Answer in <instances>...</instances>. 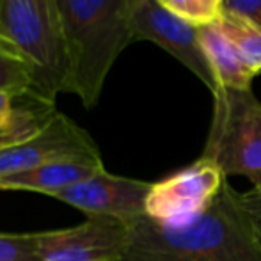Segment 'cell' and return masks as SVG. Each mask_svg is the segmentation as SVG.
Masks as SVG:
<instances>
[{"label":"cell","instance_id":"cell-12","mask_svg":"<svg viewBox=\"0 0 261 261\" xmlns=\"http://www.w3.org/2000/svg\"><path fill=\"white\" fill-rule=\"evenodd\" d=\"M215 23L254 75L261 73V27L233 13H219Z\"/></svg>","mask_w":261,"mask_h":261},{"label":"cell","instance_id":"cell-13","mask_svg":"<svg viewBox=\"0 0 261 261\" xmlns=\"http://www.w3.org/2000/svg\"><path fill=\"white\" fill-rule=\"evenodd\" d=\"M0 91H9L20 98L41 101L36 94L31 64L4 38H0Z\"/></svg>","mask_w":261,"mask_h":261},{"label":"cell","instance_id":"cell-16","mask_svg":"<svg viewBox=\"0 0 261 261\" xmlns=\"http://www.w3.org/2000/svg\"><path fill=\"white\" fill-rule=\"evenodd\" d=\"M233 13L261 27V0H220V13Z\"/></svg>","mask_w":261,"mask_h":261},{"label":"cell","instance_id":"cell-11","mask_svg":"<svg viewBox=\"0 0 261 261\" xmlns=\"http://www.w3.org/2000/svg\"><path fill=\"white\" fill-rule=\"evenodd\" d=\"M199 45L213 73L217 89H251L256 75L242 61L215 21L199 25Z\"/></svg>","mask_w":261,"mask_h":261},{"label":"cell","instance_id":"cell-10","mask_svg":"<svg viewBox=\"0 0 261 261\" xmlns=\"http://www.w3.org/2000/svg\"><path fill=\"white\" fill-rule=\"evenodd\" d=\"M101 171H105L101 156L64 158L39 165L31 171L4 176L0 178V190H27L52 197L55 192L79 185Z\"/></svg>","mask_w":261,"mask_h":261},{"label":"cell","instance_id":"cell-4","mask_svg":"<svg viewBox=\"0 0 261 261\" xmlns=\"http://www.w3.org/2000/svg\"><path fill=\"white\" fill-rule=\"evenodd\" d=\"M203 155L224 174L261 185V103L251 89H217Z\"/></svg>","mask_w":261,"mask_h":261},{"label":"cell","instance_id":"cell-5","mask_svg":"<svg viewBox=\"0 0 261 261\" xmlns=\"http://www.w3.org/2000/svg\"><path fill=\"white\" fill-rule=\"evenodd\" d=\"M227 183L224 171L201 156L189 167L153 183L146 215L164 226H183L212 206Z\"/></svg>","mask_w":261,"mask_h":261},{"label":"cell","instance_id":"cell-6","mask_svg":"<svg viewBox=\"0 0 261 261\" xmlns=\"http://www.w3.org/2000/svg\"><path fill=\"white\" fill-rule=\"evenodd\" d=\"M128 16L135 41L155 43L215 93V79L199 45V25L169 13L156 0H128Z\"/></svg>","mask_w":261,"mask_h":261},{"label":"cell","instance_id":"cell-19","mask_svg":"<svg viewBox=\"0 0 261 261\" xmlns=\"http://www.w3.org/2000/svg\"><path fill=\"white\" fill-rule=\"evenodd\" d=\"M212 9H215L217 13H220V0H204Z\"/></svg>","mask_w":261,"mask_h":261},{"label":"cell","instance_id":"cell-15","mask_svg":"<svg viewBox=\"0 0 261 261\" xmlns=\"http://www.w3.org/2000/svg\"><path fill=\"white\" fill-rule=\"evenodd\" d=\"M156 2L169 13L196 25L215 21L219 16V13L212 9L204 0H156Z\"/></svg>","mask_w":261,"mask_h":261},{"label":"cell","instance_id":"cell-14","mask_svg":"<svg viewBox=\"0 0 261 261\" xmlns=\"http://www.w3.org/2000/svg\"><path fill=\"white\" fill-rule=\"evenodd\" d=\"M0 261H41L36 244V233H0Z\"/></svg>","mask_w":261,"mask_h":261},{"label":"cell","instance_id":"cell-9","mask_svg":"<svg viewBox=\"0 0 261 261\" xmlns=\"http://www.w3.org/2000/svg\"><path fill=\"white\" fill-rule=\"evenodd\" d=\"M151 187L153 183L101 171L79 185L55 192L52 197L75 206L87 217H114L130 224L146 215Z\"/></svg>","mask_w":261,"mask_h":261},{"label":"cell","instance_id":"cell-17","mask_svg":"<svg viewBox=\"0 0 261 261\" xmlns=\"http://www.w3.org/2000/svg\"><path fill=\"white\" fill-rule=\"evenodd\" d=\"M242 199H244V206L251 215L256 231L261 238V185L252 187L247 192H242Z\"/></svg>","mask_w":261,"mask_h":261},{"label":"cell","instance_id":"cell-7","mask_svg":"<svg viewBox=\"0 0 261 261\" xmlns=\"http://www.w3.org/2000/svg\"><path fill=\"white\" fill-rule=\"evenodd\" d=\"M130 224L114 217H87L68 229L36 233L41 261H121Z\"/></svg>","mask_w":261,"mask_h":261},{"label":"cell","instance_id":"cell-1","mask_svg":"<svg viewBox=\"0 0 261 261\" xmlns=\"http://www.w3.org/2000/svg\"><path fill=\"white\" fill-rule=\"evenodd\" d=\"M121 261H261V238L242 192L226 183L212 206L183 226L148 215L130 222Z\"/></svg>","mask_w":261,"mask_h":261},{"label":"cell","instance_id":"cell-3","mask_svg":"<svg viewBox=\"0 0 261 261\" xmlns=\"http://www.w3.org/2000/svg\"><path fill=\"white\" fill-rule=\"evenodd\" d=\"M0 38L31 64L39 100L54 105L68 91L69 61L55 0H0Z\"/></svg>","mask_w":261,"mask_h":261},{"label":"cell","instance_id":"cell-18","mask_svg":"<svg viewBox=\"0 0 261 261\" xmlns=\"http://www.w3.org/2000/svg\"><path fill=\"white\" fill-rule=\"evenodd\" d=\"M45 123L46 121H43V123H36V124H29V126H21V128H18V130L7 132V134H0V151L6 149V148H9V146L25 141V139L32 137V135H34Z\"/></svg>","mask_w":261,"mask_h":261},{"label":"cell","instance_id":"cell-2","mask_svg":"<svg viewBox=\"0 0 261 261\" xmlns=\"http://www.w3.org/2000/svg\"><path fill=\"white\" fill-rule=\"evenodd\" d=\"M69 61L68 91L86 109L98 103L114 62L135 41L128 0H55Z\"/></svg>","mask_w":261,"mask_h":261},{"label":"cell","instance_id":"cell-8","mask_svg":"<svg viewBox=\"0 0 261 261\" xmlns=\"http://www.w3.org/2000/svg\"><path fill=\"white\" fill-rule=\"evenodd\" d=\"M75 156L101 155L84 128L64 114L54 112L32 137L0 151V178Z\"/></svg>","mask_w":261,"mask_h":261}]
</instances>
